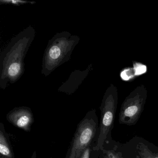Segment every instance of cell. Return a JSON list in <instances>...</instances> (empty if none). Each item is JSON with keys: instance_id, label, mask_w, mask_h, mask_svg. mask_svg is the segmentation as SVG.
Here are the masks:
<instances>
[{"instance_id": "6da1fadb", "label": "cell", "mask_w": 158, "mask_h": 158, "mask_svg": "<svg viewBox=\"0 0 158 158\" xmlns=\"http://www.w3.org/2000/svg\"><path fill=\"white\" fill-rule=\"evenodd\" d=\"M98 128L96 112H89L78 124L68 158H80L86 149L91 146Z\"/></svg>"}, {"instance_id": "7a4b0ae2", "label": "cell", "mask_w": 158, "mask_h": 158, "mask_svg": "<svg viewBox=\"0 0 158 158\" xmlns=\"http://www.w3.org/2000/svg\"><path fill=\"white\" fill-rule=\"evenodd\" d=\"M117 90L112 86L108 89L101 107V119L97 144L93 149L102 151L109 134L113 128L117 108Z\"/></svg>"}, {"instance_id": "3957f363", "label": "cell", "mask_w": 158, "mask_h": 158, "mask_svg": "<svg viewBox=\"0 0 158 158\" xmlns=\"http://www.w3.org/2000/svg\"><path fill=\"white\" fill-rule=\"evenodd\" d=\"M147 92L143 86L135 89L122 104L119 115L121 124H135L140 117L147 99Z\"/></svg>"}, {"instance_id": "277c9868", "label": "cell", "mask_w": 158, "mask_h": 158, "mask_svg": "<svg viewBox=\"0 0 158 158\" xmlns=\"http://www.w3.org/2000/svg\"><path fill=\"white\" fill-rule=\"evenodd\" d=\"M8 121L18 128L26 131H30L34 122L32 112L26 109L14 110L7 115Z\"/></svg>"}, {"instance_id": "5b68a950", "label": "cell", "mask_w": 158, "mask_h": 158, "mask_svg": "<svg viewBox=\"0 0 158 158\" xmlns=\"http://www.w3.org/2000/svg\"><path fill=\"white\" fill-rule=\"evenodd\" d=\"M0 154L1 158H14L9 139L5 134L3 124L0 126Z\"/></svg>"}, {"instance_id": "8992f818", "label": "cell", "mask_w": 158, "mask_h": 158, "mask_svg": "<svg viewBox=\"0 0 158 158\" xmlns=\"http://www.w3.org/2000/svg\"><path fill=\"white\" fill-rule=\"evenodd\" d=\"M136 158H158V152L153 151L143 142H139L136 147Z\"/></svg>"}, {"instance_id": "52a82bcc", "label": "cell", "mask_w": 158, "mask_h": 158, "mask_svg": "<svg viewBox=\"0 0 158 158\" xmlns=\"http://www.w3.org/2000/svg\"><path fill=\"white\" fill-rule=\"evenodd\" d=\"M102 152L107 155L109 158H123L122 157V153L116 151L115 149L108 150L103 148Z\"/></svg>"}, {"instance_id": "ba28073f", "label": "cell", "mask_w": 158, "mask_h": 158, "mask_svg": "<svg viewBox=\"0 0 158 158\" xmlns=\"http://www.w3.org/2000/svg\"><path fill=\"white\" fill-rule=\"evenodd\" d=\"M20 71V65L17 63H14L11 64L9 68V75L10 76H15L19 73Z\"/></svg>"}, {"instance_id": "9c48e42d", "label": "cell", "mask_w": 158, "mask_h": 158, "mask_svg": "<svg viewBox=\"0 0 158 158\" xmlns=\"http://www.w3.org/2000/svg\"><path fill=\"white\" fill-rule=\"evenodd\" d=\"M60 50L57 46H53L49 51V55L52 59H57L60 57Z\"/></svg>"}, {"instance_id": "30bf717a", "label": "cell", "mask_w": 158, "mask_h": 158, "mask_svg": "<svg viewBox=\"0 0 158 158\" xmlns=\"http://www.w3.org/2000/svg\"><path fill=\"white\" fill-rule=\"evenodd\" d=\"M91 151V148H90V146H89L84 152L80 158H90Z\"/></svg>"}, {"instance_id": "8fae6325", "label": "cell", "mask_w": 158, "mask_h": 158, "mask_svg": "<svg viewBox=\"0 0 158 158\" xmlns=\"http://www.w3.org/2000/svg\"><path fill=\"white\" fill-rule=\"evenodd\" d=\"M103 158H109V157H108V156H107V155H105V154H104V153H103Z\"/></svg>"}, {"instance_id": "7c38bea8", "label": "cell", "mask_w": 158, "mask_h": 158, "mask_svg": "<svg viewBox=\"0 0 158 158\" xmlns=\"http://www.w3.org/2000/svg\"></svg>"}]
</instances>
